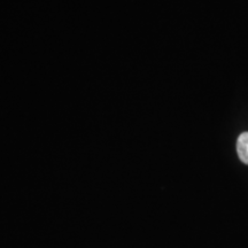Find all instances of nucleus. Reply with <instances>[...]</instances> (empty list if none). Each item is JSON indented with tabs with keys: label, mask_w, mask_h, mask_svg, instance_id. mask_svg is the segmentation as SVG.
Returning <instances> with one entry per match:
<instances>
[{
	"label": "nucleus",
	"mask_w": 248,
	"mask_h": 248,
	"mask_svg": "<svg viewBox=\"0 0 248 248\" xmlns=\"http://www.w3.org/2000/svg\"><path fill=\"white\" fill-rule=\"evenodd\" d=\"M237 152L240 160L248 164V132L241 133L237 140Z\"/></svg>",
	"instance_id": "nucleus-1"
}]
</instances>
